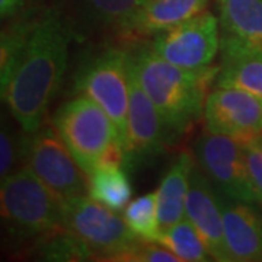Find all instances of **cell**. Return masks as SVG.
<instances>
[{"label": "cell", "instance_id": "26", "mask_svg": "<svg viewBox=\"0 0 262 262\" xmlns=\"http://www.w3.org/2000/svg\"><path fill=\"white\" fill-rule=\"evenodd\" d=\"M245 162L258 206H262V136L244 141Z\"/></svg>", "mask_w": 262, "mask_h": 262}, {"label": "cell", "instance_id": "6", "mask_svg": "<svg viewBox=\"0 0 262 262\" xmlns=\"http://www.w3.org/2000/svg\"><path fill=\"white\" fill-rule=\"evenodd\" d=\"M63 225L66 230L94 249L96 261H110L114 253L139 239L118 211L92 196L77 195L63 200Z\"/></svg>", "mask_w": 262, "mask_h": 262}, {"label": "cell", "instance_id": "22", "mask_svg": "<svg viewBox=\"0 0 262 262\" xmlns=\"http://www.w3.org/2000/svg\"><path fill=\"white\" fill-rule=\"evenodd\" d=\"M122 211H124L122 217L125 223L137 237L150 242L158 241L162 232L158 191H151L144 195L134 198Z\"/></svg>", "mask_w": 262, "mask_h": 262}, {"label": "cell", "instance_id": "14", "mask_svg": "<svg viewBox=\"0 0 262 262\" xmlns=\"http://www.w3.org/2000/svg\"><path fill=\"white\" fill-rule=\"evenodd\" d=\"M223 47L262 53V0H219Z\"/></svg>", "mask_w": 262, "mask_h": 262}, {"label": "cell", "instance_id": "20", "mask_svg": "<svg viewBox=\"0 0 262 262\" xmlns=\"http://www.w3.org/2000/svg\"><path fill=\"white\" fill-rule=\"evenodd\" d=\"M39 12H31L25 16H20L18 20L8 25L2 31L0 41V89L2 92L6 89L10 77L15 72L18 60L24 48L28 42L31 32L37 24Z\"/></svg>", "mask_w": 262, "mask_h": 262}, {"label": "cell", "instance_id": "13", "mask_svg": "<svg viewBox=\"0 0 262 262\" xmlns=\"http://www.w3.org/2000/svg\"><path fill=\"white\" fill-rule=\"evenodd\" d=\"M220 206L230 262L262 261V215L252 204L222 194Z\"/></svg>", "mask_w": 262, "mask_h": 262}, {"label": "cell", "instance_id": "15", "mask_svg": "<svg viewBox=\"0 0 262 262\" xmlns=\"http://www.w3.org/2000/svg\"><path fill=\"white\" fill-rule=\"evenodd\" d=\"M210 0H149L131 20L125 35L155 37L203 12Z\"/></svg>", "mask_w": 262, "mask_h": 262}, {"label": "cell", "instance_id": "12", "mask_svg": "<svg viewBox=\"0 0 262 262\" xmlns=\"http://www.w3.org/2000/svg\"><path fill=\"white\" fill-rule=\"evenodd\" d=\"M213 187L204 170L194 165L185 203V217L195 227L210 256L214 261L230 262L225 241L220 195L215 194Z\"/></svg>", "mask_w": 262, "mask_h": 262}, {"label": "cell", "instance_id": "23", "mask_svg": "<svg viewBox=\"0 0 262 262\" xmlns=\"http://www.w3.org/2000/svg\"><path fill=\"white\" fill-rule=\"evenodd\" d=\"M37 253L42 261H96L94 249L66 229L38 239Z\"/></svg>", "mask_w": 262, "mask_h": 262}, {"label": "cell", "instance_id": "16", "mask_svg": "<svg viewBox=\"0 0 262 262\" xmlns=\"http://www.w3.org/2000/svg\"><path fill=\"white\" fill-rule=\"evenodd\" d=\"M215 86L239 89L262 102V53L223 47Z\"/></svg>", "mask_w": 262, "mask_h": 262}, {"label": "cell", "instance_id": "27", "mask_svg": "<svg viewBox=\"0 0 262 262\" xmlns=\"http://www.w3.org/2000/svg\"><path fill=\"white\" fill-rule=\"evenodd\" d=\"M27 0H0V16L2 19L10 18L18 13V10L25 5Z\"/></svg>", "mask_w": 262, "mask_h": 262}, {"label": "cell", "instance_id": "9", "mask_svg": "<svg viewBox=\"0 0 262 262\" xmlns=\"http://www.w3.org/2000/svg\"><path fill=\"white\" fill-rule=\"evenodd\" d=\"M194 155L200 168L222 195L258 206L246 169L242 141L207 130L196 139Z\"/></svg>", "mask_w": 262, "mask_h": 262}, {"label": "cell", "instance_id": "18", "mask_svg": "<svg viewBox=\"0 0 262 262\" xmlns=\"http://www.w3.org/2000/svg\"><path fill=\"white\" fill-rule=\"evenodd\" d=\"M124 168L118 162L99 163L88 175V195L114 211L124 210L133 195L130 179Z\"/></svg>", "mask_w": 262, "mask_h": 262}, {"label": "cell", "instance_id": "21", "mask_svg": "<svg viewBox=\"0 0 262 262\" xmlns=\"http://www.w3.org/2000/svg\"><path fill=\"white\" fill-rule=\"evenodd\" d=\"M156 242L175 253L184 262H203L213 259L210 258V253L195 227L187 217H184L175 225L163 227Z\"/></svg>", "mask_w": 262, "mask_h": 262}, {"label": "cell", "instance_id": "10", "mask_svg": "<svg viewBox=\"0 0 262 262\" xmlns=\"http://www.w3.org/2000/svg\"><path fill=\"white\" fill-rule=\"evenodd\" d=\"M169 136L156 105L141 88L130 67V103L122 141L125 169H136L159 155Z\"/></svg>", "mask_w": 262, "mask_h": 262}, {"label": "cell", "instance_id": "25", "mask_svg": "<svg viewBox=\"0 0 262 262\" xmlns=\"http://www.w3.org/2000/svg\"><path fill=\"white\" fill-rule=\"evenodd\" d=\"M113 262H179L178 256L158 242L137 239L110 258Z\"/></svg>", "mask_w": 262, "mask_h": 262}, {"label": "cell", "instance_id": "2", "mask_svg": "<svg viewBox=\"0 0 262 262\" xmlns=\"http://www.w3.org/2000/svg\"><path fill=\"white\" fill-rule=\"evenodd\" d=\"M130 67L162 115L169 141L181 137L204 117L219 66L181 69L162 58L150 44H141L130 50Z\"/></svg>", "mask_w": 262, "mask_h": 262}, {"label": "cell", "instance_id": "17", "mask_svg": "<svg viewBox=\"0 0 262 262\" xmlns=\"http://www.w3.org/2000/svg\"><path fill=\"white\" fill-rule=\"evenodd\" d=\"M194 165L192 156L188 151H182L160 181L158 204L162 229L175 225L185 217V203Z\"/></svg>", "mask_w": 262, "mask_h": 262}, {"label": "cell", "instance_id": "5", "mask_svg": "<svg viewBox=\"0 0 262 262\" xmlns=\"http://www.w3.org/2000/svg\"><path fill=\"white\" fill-rule=\"evenodd\" d=\"M75 89L108 114L122 146L130 103V50L105 47L84 57L76 70Z\"/></svg>", "mask_w": 262, "mask_h": 262}, {"label": "cell", "instance_id": "3", "mask_svg": "<svg viewBox=\"0 0 262 262\" xmlns=\"http://www.w3.org/2000/svg\"><path fill=\"white\" fill-rule=\"evenodd\" d=\"M53 124L86 175L99 163L118 162L124 165L115 124L88 96L77 95L63 103L54 114Z\"/></svg>", "mask_w": 262, "mask_h": 262}, {"label": "cell", "instance_id": "19", "mask_svg": "<svg viewBox=\"0 0 262 262\" xmlns=\"http://www.w3.org/2000/svg\"><path fill=\"white\" fill-rule=\"evenodd\" d=\"M86 18L125 35L131 20L149 0H77Z\"/></svg>", "mask_w": 262, "mask_h": 262}, {"label": "cell", "instance_id": "1", "mask_svg": "<svg viewBox=\"0 0 262 262\" xmlns=\"http://www.w3.org/2000/svg\"><path fill=\"white\" fill-rule=\"evenodd\" d=\"M70 39L72 31L60 10L39 12L15 72L2 92L3 102L27 134L46 121L67 69Z\"/></svg>", "mask_w": 262, "mask_h": 262}, {"label": "cell", "instance_id": "4", "mask_svg": "<svg viewBox=\"0 0 262 262\" xmlns=\"http://www.w3.org/2000/svg\"><path fill=\"white\" fill-rule=\"evenodd\" d=\"M2 219L18 239H41L63 230V200L28 166L2 179Z\"/></svg>", "mask_w": 262, "mask_h": 262}, {"label": "cell", "instance_id": "24", "mask_svg": "<svg viewBox=\"0 0 262 262\" xmlns=\"http://www.w3.org/2000/svg\"><path fill=\"white\" fill-rule=\"evenodd\" d=\"M27 139L28 134L25 133L24 137L18 136L12 130L8 122L2 121L0 131V177L5 179L12 172L16 170V165L20 160H25L27 153Z\"/></svg>", "mask_w": 262, "mask_h": 262}, {"label": "cell", "instance_id": "11", "mask_svg": "<svg viewBox=\"0 0 262 262\" xmlns=\"http://www.w3.org/2000/svg\"><path fill=\"white\" fill-rule=\"evenodd\" d=\"M204 120L210 133L244 143L262 136V102L244 91L217 86L208 94Z\"/></svg>", "mask_w": 262, "mask_h": 262}, {"label": "cell", "instance_id": "8", "mask_svg": "<svg viewBox=\"0 0 262 262\" xmlns=\"http://www.w3.org/2000/svg\"><path fill=\"white\" fill-rule=\"evenodd\" d=\"M149 44L170 64L187 70L204 69L213 64L222 46L220 22L211 12L203 10L162 31Z\"/></svg>", "mask_w": 262, "mask_h": 262}, {"label": "cell", "instance_id": "7", "mask_svg": "<svg viewBox=\"0 0 262 262\" xmlns=\"http://www.w3.org/2000/svg\"><path fill=\"white\" fill-rule=\"evenodd\" d=\"M27 166L58 198L84 195L88 192V175L69 150L54 124L46 122L27 139Z\"/></svg>", "mask_w": 262, "mask_h": 262}]
</instances>
